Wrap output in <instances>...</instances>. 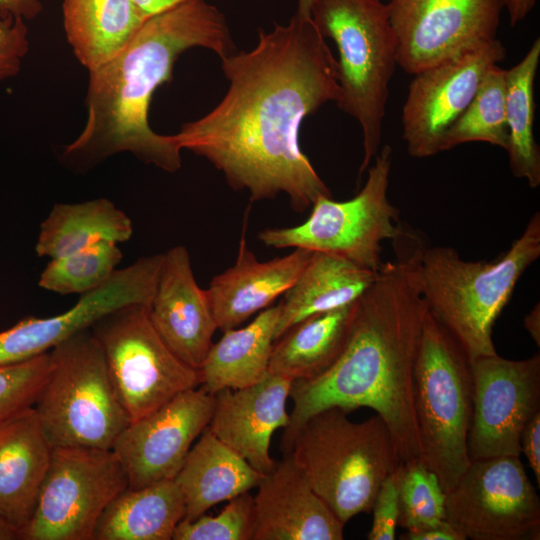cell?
I'll use <instances>...</instances> for the list:
<instances>
[{
    "label": "cell",
    "instance_id": "obj_38",
    "mask_svg": "<svg viewBox=\"0 0 540 540\" xmlns=\"http://www.w3.org/2000/svg\"><path fill=\"white\" fill-rule=\"evenodd\" d=\"M521 452L527 458L538 488L540 487V412L526 424L521 435Z\"/></svg>",
    "mask_w": 540,
    "mask_h": 540
},
{
    "label": "cell",
    "instance_id": "obj_14",
    "mask_svg": "<svg viewBox=\"0 0 540 540\" xmlns=\"http://www.w3.org/2000/svg\"><path fill=\"white\" fill-rule=\"evenodd\" d=\"M473 412L470 461L520 456L521 435L540 412V355L510 360L497 353L471 361Z\"/></svg>",
    "mask_w": 540,
    "mask_h": 540
},
{
    "label": "cell",
    "instance_id": "obj_28",
    "mask_svg": "<svg viewBox=\"0 0 540 540\" xmlns=\"http://www.w3.org/2000/svg\"><path fill=\"white\" fill-rule=\"evenodd\" d=\"M185 513L174 479L128 487L103 512L93 540H171Z\"/></svg>",
    "mask_w": 540,
    "mask_h": 540
},
{
    "label": "cell",
    "instance_id": "obj_36",
    "mask_svg": "<svg viewBox=\"0 0 540 540\" xmlns=\"http://www.w3.org/2000/svg\"><path fill=\"white\" fill-rule=\"evenodd\" d=\"M404 472L402 462L381 484L372 510L373 522L369 540H394L400 514V485Z\"/></svg>",
    "mask_w": 540,
    "mask_h": 540
},
{
    "label": "cell",
    "instance_id": "obj_25",
    "mask_svg": "<svg viewBox=\"0 0 540 540\" xmlns=\"http://www.w3.org/2000/svg\"><path fill=\"white\" fill-rule=\"evenodd\" d=\"M279 316L278 303L259 312L248 325L224 331L198 369L200 388L214 395L262 380L269 373Z\"/></svg>",
    "mask_w": 540,
    "mask_h": 540
},
{
    "label": "cell",
    "instance_id": "obj_4",
    "mask_svg": "<svg viewBox=\"0 0 540 540\" xmlns=\"http://www.w3.org/2000/svg\"><path fill=\"white\" fill-rule=\"evenodd\" d=\"M540 256V213L493 261H467L449 246L426 247L420 281L428 311L461 346L470 362L496 354L493 325L517 282Z\"/></svg>",
    "mask_w": 540,
    "mask_h": 540
},
{
    "label": "cell",
    "instance_id": "obj_20",
    "mask_svg": "<svg viewBox=\"0 0 540 540\" xmlns=\"http://www.w3.org/2000/svg\"><path fill=\"white\" fill-rule=\"evenodd\" d=\"M292 383L269 372L250 386L215 393L208 428L255 469L270 472L276 464L270 455L271 439L289 423L286 403Z\"/></svg>",
    "mask_w": 540,
    "mask_h": 540
},
{
    "label": "cell",
    "instance_id": "obj_45",
    "mask_svg": "<svg viewBox=\"0 0 540 540\" xmlns=\"http://www.w3.org/2000/svg\"><path fill=\"white\" fill-rule=\"evenodd\" d=\"M312 0H298L297 13L302 16L310 17V8Z\"/></svg>",
    "mask_w": 540,
    "mask_h": 540
},
{
    "label": "cell",
    "instance_id": "obj_26",
    "mask_svg": "<svg viewBox=\"0 0 540 540\" xmlns=\"http://www.w3.org/2000/svg\"><path fill=\"white\" fill-rule=\"evenodd\" d=\"M62 13L67 40L88 71L116 56L148 17L133 0H63Z\"/></svg>",
    "mask_w": 540,
    "mask_h": 540
},
{
    "label": "cell",
    "instance_id": "obj_1",
    "mask_svg": "<svg viewBox=\"0 0 540 540\" xmlns=\"http://www.w3.org/2000/svg\"><path fill=\"white\" fill-rule=\"evenodd\" d=\"M229 82L220 102L174 134L252 201L288 196L304 212L330 189L299 143L304 119L340 96L338 63L311 17L259 30L249 51L221 58Z\"/></svg>",
    "mask_w": 540,
    "mask_h": 540
},
{
    "label": "cell",
    "instance_id": "obj_3",
    "mask_svg": "<svg viewBox=\"0 0 540 540\" xmlns=\"http://www.w3.org/2000/svg\"><path fill=\"white\" fill-rule=\"evenodd\" d=\"M202 47L223 58L236 51L224 14L206 0H182L146 18L112 59L89 71L87 121L62 158L90 168L121 152L167 172L182 166L174 135H161L148 121L156 89L172 79L178 57Z\"/></svg>",
    "mask_w": 540,
    "mask_h": 540
},
{
    "label": "cell",
    "instance_id": "obj_15",
    "mask_svg": "<svg viewBox=\"0 0 540 540\" xmlns=\"http://www.w3.org/2000/svg\"><path fill=\"white\" fill-rule=\"evenodd\" d=\"M506 54L496 38L414 74L401 118L402 138L411 157L441 152L444 133L467 108L486 72Z\"/></svg>",
    "mask_w": 540,
    "mask_h": 540
},
{
    "label": "cell",
    "instance_id": "obj_43",
    "mask_svg": "<svg viewBox=\"0 0 540 540\" xmlns=\"http://www.w3.org/2000/svg\"><path fill=\"white\" fill-rule=\"evenodd\" d=\"M148 16L165 10L182 0H133Z\"/></svg>",
    "mask_w": 540,
    "mask_h": 540
},
{
    "label": "cell",
    "instance_id": "obj_40",
    "mask_svg": "<svg viewBox=\"0 0 540 540\" xmlns=\"http://www.w3.org/2000/svg\"><path fill=\"white\" fill-rule=\"evenodd\" d=\"M40 0H0V15L33 20L42 12Z\"/></svg>",
    "mask_w": 540,
    "mask_h": 540
},
{
    "label": "cell",
    "instance_id": "obj_21",
    "mask_svg": "<svg viewBox=\"0 0 540 540\" xmlns=\"http://www.w3.org/2000/svg\"><path fill=\"white\" fill-rule=\"evenodd\" d=\"M311 255L296 248L283 257L259 261L242 237L234 265L214 276L206 289L217 328H236L270 307L294 284Z\"/></svg>",
    "mask_w": 540,
    "mask_h": 540
},
{
    "label": "cell",
    "instance_id": "obj_34",
    "mask_svg": "<svg viewBox=\"0 0 540 540\" xmlns=\"http://www.w3.org/2000/svg\"><path fill=\"white\" fill-rule=\"evenodd\" d=\"M254 500L249 492L230 500L217 515L189 520L183 518L175 528L172 540H252Z\"/></svg>",
    "mask_w": 540,
    "mask_h": 540
},
{
    "label": "cell",
    "instance_id": "obj_22",
    "mask_svg": "<svg viewBox=\"0 0 540 540\" xmlns=\"http://www.w3.org/2000/svg\"><path fill=\"white\" fill-rule=\"evenodd\" d=\"M51 452L33 406L0 422V515L19 535L36 508Z\"/></svg>",
    "mask_w": 540,
    "mask_h": 540
},
{
    "label": "cell",
    "instance_id": "obj_12",
    "mask_svg": "<svg viewBox=\"0 0 540 540\" xmlns=\"http://www.w3.org/2000/svg\"><path fill=\"white\" fill-rule=\"evenodd\" d=\"M445 520L464 540H538L540 500L519 456L471 461L446 493Z\"/></svg>",
    "mask_w": 540,
    "mask_h": 540
},
{
    "label": "cell",
    "instance_id": "obj_33",
    "mask_svg": "<svg viewBox=\"0 0 540 540\" xmlns=\"http://www.w3.org/2000/svg\"><path fill=\"white\" fill-rule=\"evenodd\" d=\"M445 497L437 475L421 460L404 463L398 526L407 530L444 520Z\"/></svg>",
    "mask_w": 540,
    "mask_h": 540
},
{
    "label": "cell",
    "instance_id": "obj_29",
    "mask_svg": "<svg viewBox=\"0 0 540 540\" xmlns=\"http://www.w3.org/2000/svg\"><path fill=\"white\" fill-rule=\"evenodd\" d=\"M132 234L131 219L106 198L58 203L40 225L35 251L55 259L102 241L123 243Z\"/></svg>",
    "mask_w": 540,
    "mask_h": 540
},
{
    "label": "cell",
    "instance_id": "obj_10",
    "mask_svg": "<svg viewBox=\"0 0 540 540\" xmlns=\"http://www.w3.org/2000/svg\"><path fill=\"white\" fill-rule=\"evenodd\" d=\"M148 308L142 304L122 307L91 328L130 422L200 385L198 370L165 344L150 320Z\"/></svg>",
    "mask_w": 540,
    "mask_h": 540
},
{
    "label": "cell",
    "instance_id": "obj_44",
    "mask_svg": "<svg viewBox=\"0 0 540 540\" xmlns=\"http://www.w3.org/2000/svg\"><path fill=\"white\" fill-rule=\"evenodd\" d=\"M20 539L19 530L0 515V540Z\"/></svg>",
    "mask_w": 540,
    "mask_h": 540
},
{
    "label": "cell",
    "instance_id": "obj_30",
    "mask_svg": "<svg viewBox=\"0 0 540 540\" xmlns=\"http://www.w3.org/2000/svg\"><path fill=\"white\" fill-rule=\"evenodd\" d=\"M540 61V38L525 56L506 69L505 116L508 131L507 152L512 174L526 179L531 188L540 185V148L534 131V82Z\"/></svg>",
    "mask_w": 540,
    "mask_h": 540
},
{
    "label": "cell",
    "instance_id": "obj_17",
    "mask_svg": "<svg viewBox=\"0 0 540 540\" xmlns=\"http://www.w3.org/2000/svg\"><path fill=\"white\" fill-rule=\"evenodd\" d=\"M214 395L194 388L130 422L112 450L122 463L129 488L174 479L194 441L209 425Z\"/></svg>",
    "mask_w": 540,
    "mask_h": 540
},
{
    "label": "cell",
    "instance_id": "obj_6",
    "mask_svg": "<svg viewBox=\"0 0 540 540\" xmlns=\"http://www.w3.org/2000/svg\"><path fill=\"white\" fill-rule=\"evenodd\" d=\"M310 17L338 51L337 107L362 131L361 179L379 152L397 40L382 0H312Z\"/></svg>",
    "mask_w": 540,
    "mask_h": 540
},
{
    "label": "cell",
    "instance_id": "obj_2",
    "mask_svg": "<svg viewBox=\"0 0 540 540\" xmlns=\"http://www.w3.org/2000/svg\"><path fill=\"white\" fill-rule=\"evenodd\" d=\"M395 259L383 263L357 300L346 344L322 374L293 381V408L284 428L285 454L303 423L331 407H367L386 423L403 463L421 460L414 409V366L427 303L420 281L425 245L413 231L395 238Z\"/></svg>",
    "mask_w": 540,
    "mask_h": 540
},
{
    "label": "cell",
    "instance_id": "obj_8",
    "mask_svg": "<svg viewBox=\"0 0 540 540\" xmlns=\"http://www.w3.org/2000/svg\"><path fill=\"white\" fill-rule=\"evenodd\" d=\"M49 352L50 370L33 405L49 444L112 449L130 420L91 329Z\"/></svg>",
    "mask_w": 540,
    "mask_h": 540
},
{
    "label": "cell",
    "instance_id": "obj_37",
    "mask_svg": "<svg viewBox=\"0 0 540 540\" xmlns=\"http://www.w3.org/2000/svg\"><path fill=\"white\" fill-rule=\"evenodd\" d=\"M24 19L0 15V82L16 76L29 51Z\"/></svg>",
    "mask_w": 540,
    "mask_h": 540
},
{
    "label": "cell",
    "instance_id": "obj_13",
    "mask_svg": "<svg viewBox=\"0 0 540 540\" xmlns=\"http://www.w3.org/2000/svg\"><path fill=\"white\" fill-rule=\"evenodd\" d=\"M507 0H389L397 64L416 74L497 38Z\"/></svg>",
    "mask_w": 540,
    "mask_h": 540
},
{
    "label": "cell",
    "instance_id": "obj_31",
    "mask_svg": "<svg viewBox=\"0 0 540 540\" xmlns=\"http://www.w3.org/2000/svg\"><path fill=\"white\" fill-rule=\"evenodd\" d=\"M506 69L492 66L473 99L443 135L441 152L469 142H485L507 149L505 116Z\"/></svg>",
    "mask_w": 540,
    "mask_h": 540
},
{
    "label": "cell",
    "instance_id": "obj_18",
    "mask_svg": "<svg viewBox=\"0 0 540 540\" xmlns=\"http://www.w3.org/2000/svg\"><path fill=\"white\" fill-rule=\"evenodd\" d=\"M150 320L170 350L198 370L218 329L206 294L194 277L187 248L177 245L163 253Z\"/></svg>",
    "mask_w": 540,
    "mask_h": 540
},
{
    "label": "cell",
    "instance_id": "obj_11",
    "mask_svg": "<svg viewBox=\"0 0 540 540\" xmlns=\"http://www.w3.org/2000/svg\"><path fill=\"white\" fill-rule=\"evenodd\" d=\"M128 478L112 449L54 447L34 513L20 540H93Z\"/></svg>",
    "mask_w": 540,
    "mask_h": 540
},
{
    "label": "cell",
    "instance_id": "obj_32",
    "mask_svg": "<svg viewBox=\"0 0 540 540\" xmlns=\"http://www.w3.org/2000/svg\"><path fill=\"white\" fill-rule=\"evenodd\" d=\"M121 259L122 251L117 243L102 241L51 259L40 274L38 285L60 295H82L106 282Z\"/></svg>",
    "mask_w": 540,
    "mask_h": 540
},
{
    "label": "cell",
    "instance_id": "obj_23",
    "mask_svg": "<svg viewBox=\"0 0 540 540\" xmlns=\"http://www.w3.org/2000/svg\"><path fill=\"white\" fill-rule=\"evenodd\" d=\"M263 476L207 426L174 478L184 497V518L195 519L214 505L249 492Z\"/></svg>",
    "mask_w": 540,
    "mask_h": 540
},
{
    "label": "cell",
    "instance_id": "obj_16",
    "mask_svg": "<svg viewBox=\"0 0 540 540\" xmlns=\"http://www.w3.org/2000/svg\"><path fill=\"white\" fill-rule=\"evenodd\" d=\"M163 260L162 254L143 256L117 269L96 289L80 295L68 310L51 317H26L0 331V366L19 363L43 353L68 338L91 329L104 316L122 307L149 306Z\"/></svg>",
    "mask_w": 540,
    "mask_h": 540
},
{
    "label": "cell",
    "instance_id": "obj_27",
    "mask_svg": "<svg viewBox=\"0 0 540 540\" xmlns=\"http://www.w3.org/2000/svg\"><path fill=\"white\" fill-rule=\"evenodd\" d=\"M357 300L309 316L284 331L273 344L269 372L292 381L326 371L341 354L355 316Z\"/></svg>",
    "mask_w": 540,
    "mask_h": 540
},
{
    "label": "cell",
    "instance_id": "obj_19",
    "mask_svg": "<svg viewBox=\"0 0 540 540\" xmlns=\"http://www.w3.org/2000/svg\"><path fill=\"white\" fill-rule=\"evenodd\" d=\"M252 540H341L344 523L318 496L289 454L260 480Z\"/></svg>",
    "mask_w": 540,
    "mask_h": 540
},
{
    "label": "cell",
    "instance_id": "obj_24",
    "mask_svg": "<svg viewBox=\"0 0 540 540\" xmlns=\"http://www.w3.org/2000/svg\"><path fill=\"white\" fill-rule=\"evenodd\" d=\"M375 272L326 252L312 255L283 295L275 340L297 322L358 300L376 278Z\"/></svg>",
    "mask_w": 540,
    "mask_h": 540
},
{
    "label": "cell",
    "instance_id": "obj_5",
    "mask_svg": "<svg viewBox=\"0 0 540 540\" xmlns=\"http://www.w3.org/2000/svg\"><path fill=\"white\" fill-rule=\"evenodd\" d=\"M347 414L338 407L315 413L285 453L344 524L371 512L381 484L402 463L379 415L353 422Z\"/></svg>",
    "mask_w": 540,
    "mask_h": 540
},
{
    "label": "cell",
    "instance_id": "obj_39",
    "mask_svg": "<svg viewBox=\"0 0 540 540\" xmlns=\"http://www.w3.org/2000/svg\"><path fill=\"white\" fill-rule=\"evenodd\" d=\"M400 538L402 540H464L445 519L407 529Z\"/></svg>",
    "mask_w": 540,
    "mask_h": 540
},
{
    "label": "cell",
    "instance_id": "obj_9",
    "mask_svg": "<svg viewBox=\"0 0 540 540\" xmlns=\"http://www.w3.org/2000/svg\"><path fill=\"white\" fill-rule=\"evenodd\" d=\"M392 147L384 145L367 169L364 186L356 196L336 201L321 196L301 224L261 231L258 239L276 249L300 248L343 256L375 273L381 260L382 242L394 240L403 231L399 211L388 199Z\"/></svg>",
    "mask_w": 540,
    "mask_h": 540
},
{
    "label": "cell",
    "instance_id": "obj_7",
    "mask_svg": "<svg viewBox=\"0 0 540 540\" xmlns=\"http://www.w3.org/2000/svg\"><path fill=\"white\" fill-rule=\"evenodd\" d=\"M414 409L421 461L447 493L470 464L473 412L471 362L444 326L427 311L414 366Z\"/></svg>",
    "mask_w": 540,
    "mask_h": 540
},
{
    "label": "cell",
    "instance_id": "obj_41",
    "mask_svg": "<svg viewBox=\"0 0 540 540\" xmlns=\"http://www.w3.org/2000/svg\"><path fill=\"white\" fill-rule=\"evenodd\" d=\"M537 0H507L506 9L509 15L510 26L514 27L522 22L532 11Z\"/></svg>",
    "mask_w": 540,
    "mask_h": 540
},
{
    "label": "cell",
    "instance_id": "obj_42",
    "mask_svg": "<svg viewBox=\"0 0 540 540\" xmlns=\"http://www.w3.org/2000/svg\"><path fill=\"white\" fill-rule=\"evenodd\" d=\"M524 327L530 334L537 346L540 345V304L537 303L534 308L525 316Z\"/></svg>",
    "mask_w": 540,
    "mask_h": 540
},
{
    "label": "cell",
    "instance_id": "obj_35",
    "mask_svg": "<svg viewBox=\"0 0 540 540\" xmlns=\"http://www.w3.org/2000/svg\"><path fill=\"white\" fill-rule=\"evenodd\" d=\"M50 366V352L0 366V422L34 405Z\"/></svg>",
    "mask_w": 540,
    "mask_h": 540
}]
</instances>
